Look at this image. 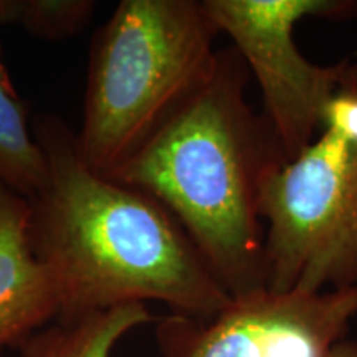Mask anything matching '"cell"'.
<instances>
[{
    "mask_svg": "<svg viewBox=\"0 0 357 357\" xmlns=\"http://www.w3.org/2000/svg\"><path fill=\"white\" fill-rule=\"evenodd\" d=\"M154 321L139 303L60 319L26 339L20 357H113L116 344L128 333Z\"/></svg>",
    "mask_w": 357,
    "mask_h": 357,
    "instance_id": "cell-8",
    "label": "cell"
},
{
    "mask_svg": "<svg viewBox=\"0 0 357 357\" xmlns=\"http://www.w3.org/2000/svg\"><path fill=\"white\" fill-rule=\"evenodd\" d=\"M326 357H357V342L346 337L331 347Z\"/></svg>",
    "mask_w": 357,
    "mask_h": 357,
    "instance_id": "cell-11",
    "label": "cell"
},
{
    "mask_svg": "<svg viewBox=\"0 0 357 357\" xmlns=\"http://www.w3.org/2000/svg\"><path fill=\"white\" fill-rule=\"evenodd\" d=\"M60 316V298L30 235V200L0 184V354Z\"/></svg>",
    "mask_w": 357,
    "mask_h": 357,
    "instance_id": "cell-7",
    "label": "cell"
},
{
    "mask_svg": "<svg viewBox=\"0 0 357 357\" xmlns=\"http://www.w3.org/2000/svg\"><path fill=\"white\" fill-rule=\"evenodd\" d=\"M47 182L30 200V235L55 283L60 319L160 301L208 321L231 303L190 236L153 195L89 169L56 114L33 118Z\"/></svg>",
    "mask_w": 357,
    "mask_h": 357,
    "instance_id": "cell-1",
    "label": "cell"
},
{
    "mask_svg": "<svg viewBox=\"0 0 357 357\" xmlns=\"http://www.w3.org/2000/svg\"><path fill=\"white\" fill-rule=\"evenodd\" d=\"M261 217L268 291L357 287V61L314 139L268 181Z\"/></svg>",
    "mask_w": 357,
    "mask_h": 357,
    "instance_id": "cell-4",
    "label": "cell"
},
{
    "mask_svg": "<svg viewBox=\"0 0 357 357\" xmlns=\"http://www.w3.org/2000/svg\"><path fill=\"white\" fill-rule=\"evenodd\" d=\"M250 71L218 48L205 86L109 178L159 200L231 298L266 289L261 202L288 162L270 123L247 100Z\"/></svg>",
    "mask_w": 357,
    "mask_h": 357,
    "instance_id": "cell-2",
    "label": "cell"
},
{
    "mask_svg": "<svg viewBox=\"0 0 357 357\" xmlns=\"http://www.w3.org/2000/svg\"><path fill=\"white\" fill-rule=\"evenodd\" d=\"M93 0H0V26H20L45 42H63L88 29Z\"/></svg>",
    "mask_w": 357,
    "mask_h": 357,
    "instance_id": "cell-10",
    "label": "cell"
},
{
    "mask_svg": "<svg viewBox=\"0 0 357 357\" xmlns=\"http://www.w3.org/2000/svg\"><path fill=\"white\" fill-rule=\"evenodd\" d=\"M218 33L231 40L250 77L257 79L263 111L288 160L310 144L323 124L347 58L318 65L294 42L306 17L349 20L356 0H202Z\"/></svg>",
    "mask_w": 357,
    "mask_h": 357,
    "instance_id": "cell-5",
    "label": "cell"
},
{
    "mask_svg": "<svg viewBox=\"0 0 357 357\" xmlns=\"http://www.w3.org/2000/svg\"><path fill=\"white\" fill-rule=\"evenodd\" d=\"M47 182V159L33 119L0 55V184L32 200Z\"/></svg>",
    "mask_w": 357,
    "mask_h": 357,
    "instance_id": "cell-9",
    "label": "cell"
},
{
    "mask_svg": "<svg viewBox=\"0 0 357 357\" xmlns=\"http://www.w3.org/2000/svg\"><path fill=\"white\" fill-rule=\"evenodd\" d=\"M357 316V287L321 293L231 298L215 318L171 314L158 321L166 357H326Z\"/></svg>",
    "mask_w": 357,
    "mask_h": 357,
    "instance_id": "cell-6",
    "label": "cell"
},
{
    "mask_svg": "<svg viewBox=\"0 0 357 357\" xmlns=\"http://www.w3.org/2000/svg\"><path fill=\"white\" fill-rule=\"evenodd\" d=\"M202 0H121L89 48L79 159L113 176L194 100L215 68Z\"/></svg>",
    "mask_w": 357,
    "mask_h": 357,
    "instance_id": "cell-3",
    "label": "cell"
}]
</instances>
